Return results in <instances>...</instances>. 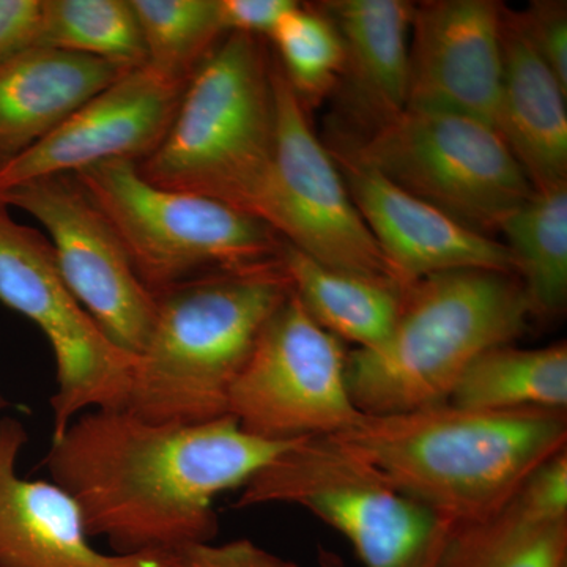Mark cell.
<instances>
[{
    "label": "cell",
    "mask_w": 567,
    "mask_h": 567,
    "mask_svg": "<svg viewBox=\"0 0 567 567\" xmlns=\"http://www.w3.org/2000/svg\"><path fill=\"white\" fill-rule=\"evenodd\" d=\"M297 442L257 439L233 416L158 424L91 410L52 440L43 465L80 507L89 536L117 555H166L215 540V499Z\"/></svg>",
    "instance_id": "obj_1"
},
{
    "label": "cell",
    "mask_w": 567,
    "mask_h": 567,
    "mask_svg": "<svg viewBox=\"0 0 567 567\" xmlns=\"http://www.w3.org/2000/svg\"><path fill=\"white\" fill-rule=\"evenodd\" d=\"M333 439L442 520L464 525L495 516L536 468L566 450L567 412H487L447 402L363 415Z\"/></svg>",
    "instance_id": "obj_2"
},
{
    "label": "cell",
    "mask_w": 567,
    "mask_h": 567,
    "mask_svg": "<svg viewBox=\"0 0 567 567\" xmlns=\"http://www.w3.org/2000/svg\"><path fill=\"white\" fill-rule=\"evenodd\" d=\"M292 293L278 257L155 295V322L134 363L126 412L158 424L229 416L235 380L264 328Z\"/></svg>",
    "instance_id": "obj_3"
},
{
    "label": "cell",
    "mask_w": 567,
    "mask_h": 567,
    "mask_svg": "<svg viewBox=\"0 0 567 567\" xmlns=\"http://www.w3.org/2000/svg\"><path fill=\"white\" fill-rule=\"evenodd\" d=\"M532 312L516 275L453 270L404 287L393 330L374 349L347 353V386L363 415L450 402L458 379L494 347L513 344Z\"/></svg>",
    "instance_id": "obj_4"
},
{
    "label": "cell",
    "mask_w": 567,
    "mask_h": 567,
    "mask_svg": "<svg viewBox=\"0 0 567 567\" xmlns=\"http://www.w3.org/2000/svg\"><path fill=\"white\" fill-rule=\"evenodd\" d=\"M265 41L223 37L186 82L162 145L137 163L145 181L248 213L275 148L274 73Z\"/></svg>",
    "instance_id": "obj_5"
},
{
    "label": "cell",
    "mask_w": 567,
    "mask_h": 567,
    "mask_svg": "<svg viewBox=\"0 0 567 567\" xmlns=\"http://www.w3.org/2000/svg\"><path fill=\"white\" fill-rule=\"evenodd\" d=\"M295 505L341 533L363 567H429L451 524L333 436L298 440L241 487L235 507ZM320 566L346 567L320 550Z\"/></svg>",
    "instance_id": "obj_6"
},
{
    "label": "cell",
    "mask_w": 567,
    "mask_h": 567,
    "mask_svg": "<svg viewBox=\"0 0 567 567\" xmlns=\"http://www.w3.org/2000/svg\"><path fill=\"white\" fill-rule=\"evenodd\" d=\"M153 295L178 284L278 259L282 238L268 224L212 197L159 188L134 162L74 174Z\"/></svg>",
    "instance_id": "obj_7"
},
{
    "label": "cell",
    "mask_w": 567,
    "mask_h": 567,
    "mask_svg": "<svg viewBox=\"0 0 567 567\" xmlns=\"http://www.w3.org/2000/svg\"><path fill=\"white\" fill-rule=\"evenodd\" d=\"M333 136L394 185L487 237L535 192L494 126L468 115L406 106L361 140Z\"/></svg>",
    "instance_id": "obj_8"
},
{
    "label": "cell",
    "mask_w": 567,
    "mask_h": 567,
    "mask_svg": "<svg viewBox=\"0 0 567 567\" xmlns=\"http://www.w3.org/2000/svg\"><path fill=\"white\" fill-rule=\"evenodd\" d=\"M0 303L39 327L50 342L58 391L52 440L91 410H125L136 357L103 333L63 281L50 240L14 221L0 200Z\"/></svg>",
    "instance_id": "obj_9"
},
{
    "label": "cell",
    "mask_w": 567,
    "mask_h": 567,
    "mask_svg": "<svg viewBox=\"0 0 567 567\" xmlns=\"http://www.w3.org/2000/svg\"><path fill=\"white\" fill-rule=\"evenodd\" d=\"M271 73L274 158L249 205V215L268 224L286 244L317 262L394 281L333 155L312 130L308 111L287 84L275 58Z\"/></svg>",
    "instance_id": "obj_10"
},
{
    "label": "cell",
    "mask_w": 567,
    "mask_h": 567,
    "mask_svg": "<svg viewBox=\"0 0 567 567\" xmlns=\"http://www.w3.org/2000/svg\"><path fill=\"white\" fill-rule=\"evenodd\" d=\"M347 353L290 295L235 380L229 416L270 442L342 434L363 416L347 386Z\"/></svg>",
    "instance_id": "obj_11"
},
{
    "label": "cell",
    "mask_w": 567,
    "mask_h": 567,
    "mask_svg": "<svg viewBox=\"0 0 567 567\" xmlns=\"http://www.w3.org/2000/svg\"><path fill=\"white\" fill-rule=\"evenodd\" d=\"M0 200L44 227L71 293L118 349L140 357L155 322V295L74 174L11 186L0 192Z\"/></svg>",
    "instance_id": "obj_12"
},
{
    "label": "cell",
    "mask_w": 567,
    "mask_h": 567,
    "mask_svg": "<svg viewBox=\"0 0 567 567\" xmlns=\"http://www.w3.org/2000/svg\"><path fill=\"white\" fill-rule=\"evenodd\" d=\"M327 147L391 276L402 289L443 271L492 270L517 276L516 262L503 241L468 229L406 193L333 134Z\"/></svg>",
    "instance_id": "obj_13"
},
{
    "label": "cell",
    "mask_w": 567,
    "mask_h": 567,
    "mask_svg": "<svg viewBox=\"0 0 567 567\" xmlns=\"http://www.w3.org/2000/svg\"><path fill=\"white\" fill-rule=\"evenodd\" d=\"M185 85L147 65L128 71L0 171V192L103 163L144 162L169 132Z\"/></svg>",
    "instance_id": "obj_14"
},
{
    "label": "cell",
    "mask_w": 567,
    "mask_h": 567,
    "mask_svg": "<svg viewBox=\"0 0 567 567\" xmlns=\"http://www.w3.org/2000/svg\"><path fill=\"white\" fill-rule=\"evenodd\" d=\"M503 13L494 0L415 3L406 106L468 115L494 126L503 76Z\"/></svg>",
    "instance_id": "obj_15"
},
{
    "label": "cell",
    "mask_w": 567,
    "mask_h": 567,
    "mask_svg": "<svg viewBox=\"0 0 567 567\" xmlns=\"http://www.w3.org/2000/svg\"><path fill=\"white\" fill-rule=\"evenodd\" d=\"M28 442L20 420L0 417V567H163L166 555L93 547L80 507L62 487L18 473Z\"/></svg>",
    "instance_id": "obj_16"
},
{
    "label": "cell",
    "mask_w": 567,
    "mask_h": 567,
    "mask_svg": "<svg viewBox=\"0 0 567 567\" xmlns=\"http://www.w3.org/2000/svg\"><path fill=\"white\" fill-rule=\"evenodd\" d=\"M317 9L333 22L344 48V70L336 91L354 130L342 133L361 140L393 121L409 103L415 3L330 0L317 3Z\"/></svg>",
    "instance_id": "obj_17"
},
{
    "label": "cell",
    "mask_w": 567,
    "mask_h": 567,
    "mask_svg": "<svg viewBox=\"0 0 567 567\" xmlns=\"http://www.w3.org/2000/svg\"><path fill=\"white\" fill-rule=\"evenodd\" d=\"M132 69L32 44L0 63V171Z\"/></svg>",
    "instance_id": "obj_18"
},
{
    "label": "cell",
    "mask_w": 567,
    "mask_h": 567,
    "mask_svg": "<svg viewBox=\"0 0 567 567\" xmlns=\"http://www.w3.org/2000/svg\"><path fill=\"white\" fill-rule=\"evenodd\" d=\"M503 76L494 128L533 189L567 182V89L543 61L518 11L503 13Z\"/></svg>",
    "instance_id": "obj_19"
},
{
    "label": "cell",
    "mask_w": 567,
    "mask_h": 567,
    "mask_svg": "<svg viewBox=\"0 0 567 567\" xmlns=\"http://www.w3.org/2000/svg\"><path fill=\"white\" fill-rule=\"evenodd\" d=\"M279 259L295 297L324 331L363 350L390 336L402 303L399 284L327 267L284 240Z\"/></svg>",
    "instance_id": "obj_20"
},
{
    "label": "cell",
    "mask_w": 567,
    "mask_h": 567,
    "mask_svg": "<svg viewBox=\"0 0 567 567\" xmlns=\"http://www.w3.org/2000/svg\"><path fill=\"white\" fill-rule=\"evenodd\" d=\"M567 516L514 496L495 516L451 525L429 567H566Z\"/></svg>",
    "instance_id": "obj_21"
},
{
    "label": "cell",
    "mask_w": 567,
    "mask_h": 567,
    "mask_svg": "<svg viewBox=\"0 0 567 567\" xmlns=\"http://www.w3.org/2000/svg\"><path fill=\"white\" fill-rule=\"evenodd\" d=\"M529 312L555 319L567 303V182L535 189L499 224Z\"/></svg>",
    "instance_id": "obj_22"
},
{
    "label": "cell",
    "mask_w": 567,
    "mask_h": 567,
    "mask_svg": "<svg viewBox=\"0 0 567 567\" xmlns=\"http://www.w3.org/2000/svg\"><path fill=\"white\" fill-rule=\"evenodd\" d=\"M450 404L470 410H567L566 342L543 349L486 350L465 369Z\"/></svg>",
    "instance_id": "obj_23"
},
{
    "label": "cell",
    "mask_w": 567,
    "mask_h": 567,
    "mask_svg": "<svg viewBox=\"0 0 567 567\" xmlns=\"http://www.w3.org/2000/svg\"><path fill=\"white\" fill-rule=\"evenodd\" d=\"M35 44L132 70L147 65L132 0H41Z\"/></svg>",
    "instance_id": "obj_24"
},
{
    "label": "cell",
    "mask_w": 567,
    "mask_h": 567,
    "mask_svg": "<svg viewBox=\"0 0 567 567\" xmlns=\"http://www.w3.org/2000/svg\"><path fill=\"white\" fill-rule=\"evenodd\" d=\"M147 66L186 84L226 35L218 0H132Z\"/></svg>",
    "instance_id": "obj_25"
},
{
    "label": "cell",
    "mask_w": 567,
    "mask_h": 567,
    "mask_svg": "<svg viewBox=\"0 0 567 567\" xmlns=\"http://www.w3.org/2000/svg\"><path fill=\"white\" fill-rule=\"evenodd\" d=\"M287 84L306 111L338 87L344 70V48L333 22L317 7H295L270 39Z\"/></svg>",
    "instance_id": "obj_26"
},
{
    "label": "cell",
    "mask_w": 567,
    "mask_h": 567,
    "mask_svg": "<svg viewBox=\"0 0 567 567\" xmlns=\"http://www.w3.org/2000/svg\"><path fill=\"white\" fill-rule=\"evenodd\" d=\"M518 14L536 51L567 89V3L565 0H536Z\"/></svg>",
    "instance_id": "obj_27"
},
{
    "label": "cell",
    "mask_w": 567,
    "mask_h": 567,
    "mask_svg": "<svg viewBox=\"0 0 567 567\" xmlns=\"http://www.w3.org/2000/svg\"><path fill=\"white\" fill-rule=\"evenodd\" d=\"M163 567H298L249 539L194 544L166 554Z\"/></svg>",
    "instance_id": "obj_28"
},
{
    "label": "cell",
    "mask_w": 567,
    "mask_h": 567,
    "mask_svg": "<svg viewBox=\"0 0 567 567\" xmlns=\"http://www.w3.org/2000/svg\"><path fill=\"white\" fill-rule=\"evenodd\" d=\"M295 7L293 0H218V17L226 35L246 33L268 41Z\"/></svg>",
    "instance_id": "obj_29"
},
{
    "label": "cell",
    "mask_w": 567,
    "mask_h": 567,
    "mask_svg": "<svg viewBox=\"0 0 567 567\" xmlns=\"http://www.w3.org/2000/svg\"><path fill=\"white\" fill-rule=\"evenodd\" d=\"M41 0H0V63L39 35Z\"/></svg>",
    "instance_id": "obj_30"
},
{
    "label": "cell",
    "mask_w": 567,
    "mask_h": 567,
    "mask_svg": "<svg viewBox=\"0 0 567 567\" xmlns=\"http://www.w3.org/2000/svg\"><path fill=\"white\" fill-rule=\"evenodd\" d=\"M9 401H7L6 398H3L2 394H0V409H7V406H9Z\"/></svg>",
    "instance_id": "obj_31"
}]
</instances>
